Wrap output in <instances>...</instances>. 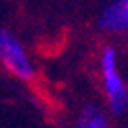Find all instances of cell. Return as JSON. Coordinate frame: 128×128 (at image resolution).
<instances>
[{"label":"cell","mask_w":128,"mask_h":128,"mask_svg":"<svg viewBox=\"0 0 128 128\" xmlns=\"http://www.w3.org/2000/svg\"><path fill=\"white\" fill-rule=\"evenodd\" d=\"M0 64L22 82H31L35 78V66L24 43L8 29H0Z\"/></svg>","instance_id":"7a4b0ae2"},{"label":"cell","mask_w":128,"mask_h":128,"mask_svg":"<svg viewBox=\"0 0 128 128\" xmlns=\"http://www.w3.org/2000/svg\"><path fill=\"white\" fill-rule=\"evenodd\" d=\"M99 29L111 35L128 33V0H114L99 16Z\"/></svg>","instance_id":"3957f363"},{"label":"cell","mask_w":128,"mask_h":128,"mask_svg":"<svg viewBox=\"0 0 128 128\" xmlns=\"http://www.w3.org/2000/svg\"><path fill=\"white\" fill-rule=\"evenodd\" d=\"M99 72L107 107L112 114H124L128 111V86L118 68V52L114 47H105L99 56Z\"/></svg>","instance_id":"6da1fadb"},{"label":"cell","mask_w":128,"mask_h":128,"mask_svg":"<svg viewBox=\"0 0 128 128\" xmlns=\"http://www.w3.org/2000/svg\"><path fill=\"white\" fill-rule=\"evenodd\" d=\"M76 128H109V118L99 107L89 105L80 112Z\"/></svg>","instance_id":"277c9868"}]
</instances>
